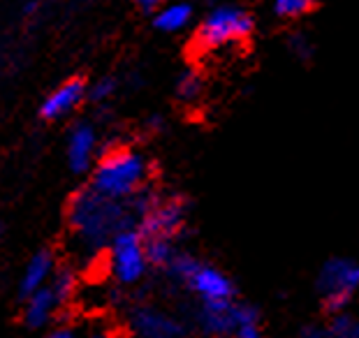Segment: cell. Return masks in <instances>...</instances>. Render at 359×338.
<instances>
[{"instance_id":"obj_1","label":"cell","mask_w":359,"mask_h":338,"mask_svg":"<svg viewBox=\"0 0 359 338\" xmlns=\"http://www.w3.org/2000/svg\"><path fill=\"white\" fill-rule=\"evenodd\" d=\"M135 225L130 206L121 199H111L95 188H81L67 204V227L81 250L97 255L107 250L109 241L121 229Z\"/></svg>"},{"instance_id":"obj_2","label":"cell","mask_w":359,"mask_h":338,"mask_svg":"<svg viewBox=\"0 0 359 338\" xmlns=\"http://www.w3.org/2000/svg\"><path fill=\"white\" fill-rule=\"evenodd\" d=\"M90 174H93L90 188L111 199L128 202L149 183L151 165L140 151L128 149V146H114L97 156Z\"/></svg>"},{"instance_id":"obj_3","label":"cell","mask_w":359,"mask_h":338,"mask_svg":"<svg viewBox=\"0 0 359 338\" xmlns=\"http://www.w3.org/2000/svg\"><path fill=\"white\" fill-rule=\"evenodd\" d=\"M165 271L170 278L183 283L200 302H220V299H234V283L220 269L204 264L188 252H174L167 262Z\"/></svg>"},{"instance_id":"obj_4","label":"cell","mask_w":359,"mask_h":338,"mask_svg":"<svg viewBox=\"0 0 359 338\" xmlns=\"http://www.w3.org/2000/svg\"><path fill=\"white\" fill-rule=\"evenodd\" d=\"M253 33V17L239 5H218L206 14L195 33L200 51H218L234 42H243Z\"/></svg>"},{"instance_id":"obj_5","label":"cell","mask_w":359,"mask_h":338,"mask_svg":"<svg viewBox=\"0 0 359 338\" xmlns=\"http://www.w3.org/2000/svg\"><path fill=\"white\" fill-rule=\"evenodd\" d=\"M200 327L206 334L227 336L234 334L239 338H257L259 336V313L255 306L234 304L232 299L220 302H202L197 313Z\"/></svg>"},{"instance_id":"obj_6","label":"cell","mask_w":359,"mask_h":338,"mask_svg":"<svg viewBox=\"0 0 359 338\" xmlns=\"http://www.w3.org/2000/svg\"><path fill=\"white\" fill-rule=\"evenodd\" d=\"M149 266L147 243L135 225L121 229L107 245V269L121 285H137L147 276Z\"/></svg>"},{"instance_id":"obj_7","label":"cell","mask_w":359,"mask_h":338,"mask_svg":"<svg viewBox=\"0 0 359 338\" xmlns=\"http://www.w3.org/2000/svg\"><path fill=\"white\" fill-rule=\"evenodd\" d=\"M74 290H77L74 273L67 271V269H60V271L56 269V273H53V278L47 285H42L40 290L24 297V325L28 329H44L53 325L60 306L70 302Z\"/></svg>"},{"instance_id":"obj_8","label":"cell","mask_w":359,"mask_h":338,"mask_svg":"<svg viewBox=\"0 0 359 338\" xmlns=\"http://www.w3.org/2000/svg\"><path fill=\"white\" fill-rule=\"evenodd\" d=\"M359 288V264L346 257L330 259L318 273V290L330 313H341Z\"/></svg>"},{"instance_id":"obj_9","label":"cell","mask_w":359,"mask_h":338,"mask_svg":"<svg viewBox=\"0 0 359 338\" xmlns=\"http://www.w3.org/2000/svg\"><path fill=\"white\" fill-rule=\"evenodd\" d=\"M188 206L181 197H167L158 199L135 220V227L140 229L144 239L149 236H167V239H177L186 227Z\"/></svg>"},{"instance_id":"obj_10","label":"cell","mask_w":359,"mask_h":338,"mask_svg":"<svg viewBox=\"0 0 359 338\" xmlns=\"http://www.w3.org/2000/svg\"><path fill=\"white\" fill-rule=\"evenodd\" d=\"M97 130L93 123L79 121L67 133V165L74 174H86L93 169L100 149H97Z\"/></svg>"},{"instance_id":"obj_11","label":"cell","mask_w":359,"mask_h":338,"mask_svg":"<svg viewBox=\"0 0 359 338\" xmlns=\"http://www.w3.org/2000/svg\"><path fill=\"white\" fill-rule=\"evenodd\" d=\"M88 93V83L81 76H72V79L63 81L56 90L44 97V102L40 104V116L44 121H60L65 116H70L79 109V104L86 100Z\"/></svg>"},{"instance_id":"obj_12","label":"cell","mask_w":359,"mask_h":338,"mask_svg":"<svg viewBox=\"0 0 359 338\" xmlns=\"http://www.w3.org/2000/svg\"><path fill=\"white\" fill-rule=\"evenodd\" d=\"M128 325L133 334L147 338H174L183 334L181 322L174 320L172 315L154 309V306H137L130 313Z\"/></svg>"},{"instance_id":"obj_13","label":"cell","mask_w":359,"mask_h":338,"mask_svg":"<svg viewBox=\"0 0 359 338\" xmlns=\"http://www.w3.org/2000/svg\"><path fill=\"white\" fill-rule=\"evenodd\" d=\"M53 273H56V255L51 250H37L24 266V273H21L19 280V295L28 297L30 292L47 285L53 278Z\"/></svg>"},{"instance_id":"obj_14","label":"cell","mask_w":359,"mask_h":338,"mask_svg":"<svg viewBox=\"0 0 359 338\" xmlns=\"http://www.w3.org/2000/svg\"><path fill=\"white\" fill-rule=\"evenodd\" d=\"M190 21H193V5L188 3L160 5L154 14V26L163 33H179Z\"/></svg>"},{"instance_id":"obj_15","label":"cell","mask_w":359,"mask_h":338,"mask_svg":"<svg viewBox=\"0 0 359 338\" xmlns=\"http://www.w3.org/2000/svg\"><path fill=\"white\" fill-rule=\"evenodd\" d=\"M144 243H147V257L151 266L165 269L177 252L174 239H167V236H149V239H144Z\"/></svg>"},{"instance_id":"obj_16","label":"cell","mask_w":359,"mask_h":338,"mask_svg":"<svg viewBox=\"0 0 359 338\" xmlns=\"http://www.w3.org/2000/svg\"><path fill=\"white\" fill-rule=\"evenodd\" d=\"M177 95L183 102H195L202 95V76L195 70L181 72V76L177 79Z\"/></svg>"},{"instance_id":"obj_17","label":"cell","mask_w":359,"mask_h":338,"mask_svg":"<svg viewBox=\"0 0 359 338\" xmlns=\"http://www.w3.org/2000/svg\"><path fill=\"white\" fill-rule=\"evenodd\" d=\"M327 334L341 336V338H359V320L353 318V315H348V313L336 315V320L332 322V327Z\"/></svg>"},{"instance_id":"obj_18","label":"cell","mask_w":359,"mask_h":338,"mask_svg":"<svg viewBox=\"0 0 359 338\" xmlns=\"http://www.w3.org/2000/svg\"><path fill=\"white\" fill-rule=\"evenodd\" d=\"M316 0H273V10H276L278 17L292 19V17H302L306 14Z\"/></svg>"},{"instance_id":"obj_19","label":"cell","mask_w":359,"mask_h":338,"mask_svg":"<svg viewBox=\"0 0 359 338\" xmlns=\"http://www.w3.org/2000/svg\"><path fill=\"white\" fill-rule=\"evenodd\" d=\"M114 93H116V81H114L111 76H102V79H97L95 83H90L86 95L93 100V102H107Z\"/></svg>"},{"instance_id":"obj_20","label":"cell","mask_w":359,"mask_h":338,"mask_svg":"<svg viewBox=\"0 0 359 338\" xmlns=\"http://www.w3.org/2000/svg\"><path fill=\"white\" fill-rule=\"evenodd\" d=\"M137 5H140L144 12H156L158 7L163 5V0H137Z\"/></svg>"},{"instance_id":"obj_21","label":"cell","mask_w":359,"mask_h":338,"mask_svg":"<svg viewBox=\"0 0 359 338\" xmlns=\"http://www.w3.org/2000/svg\"><path fill=\"white\" fill-rule=\"evenodd\" d=\"M37 10V0H28V3L24 5V12L30 14V12H35Z\"/></svg>"}]
</instances>
